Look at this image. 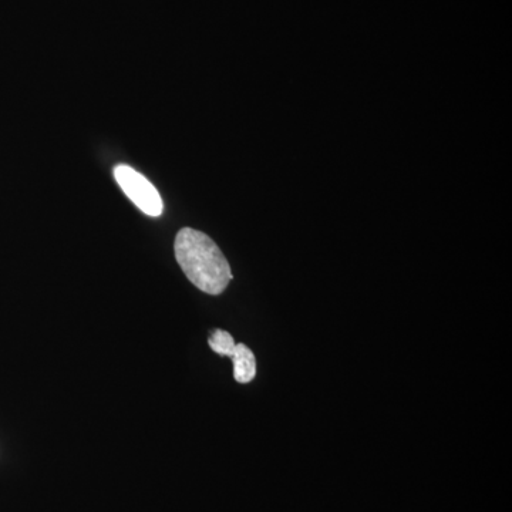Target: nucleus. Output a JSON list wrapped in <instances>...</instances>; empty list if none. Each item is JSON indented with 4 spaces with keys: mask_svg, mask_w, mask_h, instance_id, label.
Wrapping results in <instances>:
<instances>
[{
    "mask_svg": "<svg viewBox=\"0 0 512 512\" xmlns=\"http://www.w3.org/2000/svg\"><path fill=\"white\" fill-rule=\"evenodd\" d=\"M175 258L185 276L208 295H221L232 279L231 266L218 245L204 232L183 228L174 244Z\"/></svg>",
    "mask_w": 512,
    "mask_h": 512,
    "instance_id": "1",
    "label": "nucleus"
},
{
    "mask_svg": "<svg viewBox=\"0 0 512 512\" xmlns=\"http://www.w3.org/2000/svg\"><path fill=\"white\" fill-rule=\"evenodd\" d=\"M114 177L124 194L134 202V205L148 215V217H160L164 211L163 200L158 194L157 188L128 165H117L114 168Z\"/></svg>",
    "mask_w": 512,
    "mask_h": 512,
    "instance_id": "2",
    "label": "nucleus"
},
{
    "mask_svg": "<svg viewBox=\"0 0 512 512\" xmlns=\"http://www.w3.org/2000/svg\"><path fill=\"white\" fill-rule=\"evenodd\" d=\"M234 362V377L238 383H249L256 376V359L248 346L238 343L231 356Z\"/></svg>",
    "mask_w": 512,
    "mask_h": 512,
    "instance_id": "3",
    "label": "nucleus"
},
{
    "mask_svg": "<svg viewBox=\"0 0 512 512\" xmlns=\"http://www.w3.org/2000/svg\"><path fill=\"white\" fill-rule=\"evenodd\" d=\"M210 348L214 350L217 355L231 357L232 353H234L235 343L234 338L229 335L225 330L217 329L214 333H212L210 340Z\"/></svg>",
    "mask_w": 512,
    "mask_h": 512,
    "instance_id": "4",
    "label": "nucleus"
}]
</instances>
